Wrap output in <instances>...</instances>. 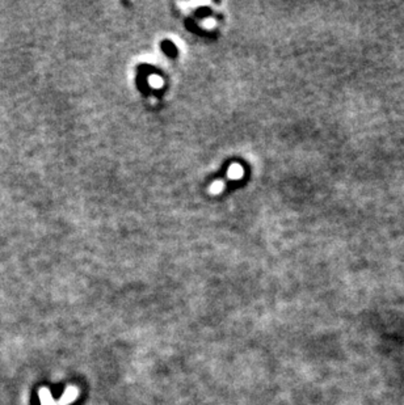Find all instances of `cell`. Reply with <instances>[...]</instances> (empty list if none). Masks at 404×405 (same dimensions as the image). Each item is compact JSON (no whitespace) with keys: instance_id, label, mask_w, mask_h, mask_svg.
Masks as SVG:
<instances>
[{"instance_id":"1","label":"cell","mask_w":404,"mask_h":405,"mask_svg":"<svg viewBox=\"0 0 404 405\" xmlns=\"http://www.w3.org/2000/svg\"><path fill=\"white\" fill-rule=\"evenodd\" d=\"M76 395H78V391L75 390L74 387H70V388L66 391V394L62 396L61 405H67L70 404L71 402H74L75 399H76Z\"/></svg>"},{"instance_id":"2","label":"cell","mask_w":404,"mask_h":405,"mask_svg":"<svg viewBox=\"0 0 404 405\" xmlns=\"http://www.w3.org/2000/svg\"><path fill=\"white\" fill-rule=\"evenodd\" d=\"M39 396H41V403H42V405H55L54 400H53L50 396V392H49L46 388L41 390Z\"/></svg>"}]
</instances>
